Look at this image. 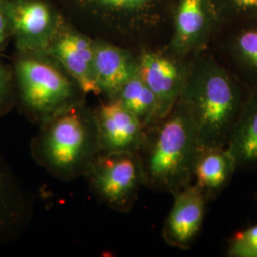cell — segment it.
<instances>
[{
	"instance_id": "8",
	"label": "cell",
	"mask_w": 257,
	"mask_h": 257,
	"mask_svg": "<svg viewBox=\"0 0 257 257\" xmlns=\"http://www.w3.org/2000/svg\"><path fill=\"white\" fill-rule=\"evenodd\" d=\"M92 110L98 128L100 154L139 153L147 130L134 113L117 99L101 102Z\"/></svg>"
},
{
	"instance_id": "4",
	"label": "cell",
	"mask_w": 257,
	"mask_h": 257,
	"mask_svg": "<svg viewBox=\"0 0 257 257\" xmlns=\"http://www.w3.org/2000/svg\"><path fill=\"white\" fill-rule=\"evenodd\" d=\"M20 109L41 125L75 103L85 93L55 59L46 53H21L15 64Z\"/></svg>"
},
{
	"instance_id": "5",
	"label": "cell",
	"mask_w": 257,
	"mask_h": 257,
	"mask_svg": "<svg viewBox=\"0 0 257 257\" xmlns=\"http://www.w3.org/2000/svg\"><path fill=\"white\" fill-rule=\"evenodd\" d=\"M84 177L100 202L122 213L133 209L144 186L142 162L138 152L100 154Z\"/></svg>"
},
{
	"instance_id": "15",
	"label": "cell",
	"mask_w": 257,
	"mask_h": 257,
	"mask_svg": "<svg viewBox=\"0 0 257 257\" xmlns=\"http://www.w3.org/2000/svg\"><path fill=\"white\" fill-rule=\"evenodd\" d=\"M227 148L234 157L237 168L257 164V89L249 90Z\"/></svg>"
},
{
	"instance_id": "12",
	"label": "cell",
	"mask_w": 257,
	"mask_h": 257,
	"mask_svg": "<svg viewBox=\"0 0 257 257\" xmlns=\"http://www.w3.org/2000/svg\"><path fill=\"white\" fill-rule=\"evenodd\" d=\"M45 53L61 65L85 94L101 93L93 71L94 42L88 37L73 32L55 37Z\"/></svg>"
},
{
	"instance_id": "9",
	"label": "cell",
	"mask_w": 257,
	"mask_h": 257,
	"mask_svg": "<svg viewBox=\"0 0 257 257\" xmlns=\"http://www.w3.org/2000/svg\"><path fill=\"white\" fill-rule=\"evenodd\" d=\"M34 217V199L0 154V246L19 240Z\"/></svg>"
},
{
	"instance_id": "18",
	"label": "cell",
	"mask_w": 257,
	"mask_h": 257,
	"mask_svg": "<svg viewBox=\"0 0 257 257\" xmlns=\"http://www.w3.org/2000/svg\"><path fill=\"white\" fill-rule=\"evenodd\" d=\"M220 26L257 21V0H212Z\"/></svg>"
},
{
	"instance_id": "13",
	"label": "cell",
	"mask_w": 257,
	"mask_h": 257,
	"mask_svg": "<svg viewBox=\"0 0 257 257\" xmlns=\"http://www.w3.org/2000/svg\"><path fill=\"white\" fill-rule=\"evenodd\" d=\"M93 71L101 93L113 99L125 83L138 73V58L119 47L94 43Z\"/></svg>"
},
{
	"instance_id": "2",
	"label": "cell",
	"mask_w": 257,
	"mask_h": 257,
	"mask_svg": "<svg viewBox=\"0 0 257 257\" xmlns=\"http://www.w3.org/2000/svg\"><path fill=\"white\" fill-rule=\"evenodd\" d=\"M93 110L78 102L38 126L31 154L38 165L55 178L70 181L85 176L100 155Z\"/></svg>"
},
{
	"instance_id": "1",
	"label": "cell",
	"mask_w": 257,
	"mask_h": 257,
	"mask_svg": "<svg viewBox=\"0 0 257 257\" xmlns=\"http://www.w3.org/2000/svg\"><path fill=\"white\" fill-rule=\"evenodd\" d=\"M248 94L207 50L193 55L180 100L191 112L199 150L227 147Z\"/></svg>"
},
{
	"instance_id": "6",
	"label": "cell",
	"mask_w": 257,
	"mask_h": 257,
	"mask_svg": "<svg viewBox=\"0 0 257 257\" xmlns=\"http://www.w3.org/2000/svg\"><path fill=\"white\" fill-rule=\"evenodd\" d=\"M191 58L186 60L171 50L169 53L146 50L138 56V74L156 95L159 120L164 118L180 99Z\"/></svg>"
},
{
	"instance_id": "7",
	"label": "cell",
	"mask_w": 257,
	"mask_h": 257,
	"mask_svg": "<svg viewBox=\"0 0 257 257\" xmlns=\"http://www.w3.org/2000/svg\"><path fill=\"white\" fill-rule=\"evenodd\" d=\"M212 0H176L170 50L184 58L207 50L220 28Z\"/></svg>"
},
{
	"instance_id": "3",
	"label": "cell",
	"mask_w": 257,
	"mask_h": 257,
	"mask_svg": "<svg viewBox=\"0 0 257 257\" xmlns=\"http://www.w3.org/2000/svg\"><path fill=\"white\" fill-rule=\"evenodd\" d=\"M199 150L191 112L180 99L164 118L147 131L141 157L144 186L175 194L192 184Z\"/></svg>"
},
{
	"instance_id": "21",
	"label": "cell",
	"mask_w": 257,
	"mask_h": 257,
	"mask_svg": "<svg viewBox=\"0 0 257 257\" xmlns=\"http://www.w3.org/2000/svg\"><path fill=\"white\" fill-rule=\"evenodd\" d=\"M15 101L9 73L0 63V117L9 113L14 108Z\"/></svg>"
},
{
	"instance_id": "20",
	"label": "cell",
	"mask_w": 257,
	"mask_h": 257,
	"mask_svg": "<svg viewBox=\"0 0 257 257\" xmlns=\"http://www.w3.org/2000/svg\"><path fill=\"white\" fill-rule=\"evenodd\" d=\"M98 4L112 10L128 13H145L154 9L159 0H95Z\"/></svg>"
},
{
	"instance_id": "10",
	"label": "cell",
	"mask_w": 257,
	"mask_h": 257,
	"mask_svg": "<svg viewBox=\"0 0 257 257\" xmlns=\"http://www.w3.org/2000/svg\"><path fill=\"white\" fill-rule=\"evenodd\" d=\"M10 31L20 53H45L55 37V19L38 0L8 2Z\"/></svg>"
},
{
	"instance_id": "14",
	"label": "cell",
	"mask_w": 257,
	"mask_h": 257,
	"mask_svg": "<svg viewBox=\"0 0 257 257\" xmlns=\"http://www.w3.org/2000/svg\"><path fill=\"white\" fill-rule=\"evenodd\" d=\"M236 169L235 159L228 148L200 149L193 167L194 184L209 200L228 186Z\"/></svg>"
},
{
	"instance_id": "22",
	"label": "cell",
	"mask_w": 257,
	"mask_h": 257,
	"mask_svg": "<svg viewBox=\"0 0 257 257\" xmlns=\"http://www.w3.org/2000/svg\"><path fill=\"white\" fill-rule=\"evenodd\" d=\"M10 31L9 13L8 2L0 0V50L4 45V42L8 37Z\"/></svg>"
},
{
	"instance_id": "17",
	"label": "cell",
	"mask_w": 257,
	"mask_h": 257,
	"mask_svg": "<svg viewBox=\"0 0 257 257\" xmlns=\"http://www.w3.org/2000/svg\"><path fill=\"white\" fill-rule=\"evenodd\" d=\"M113 99H117L123 107L134 113L147 131L159 121L156 95L140 77L138 71L125 83Z\"/></svg>"
},
{
	"instance_id": "19",
	"label": "cell",
	"mask_w": 257,
	"mask_h": 257,
	"mask_svg": "<svg viewBox=\"0 0 257 257\" xmlns=\"http://www.w3.org/2000/svg\"><path fill=\"white\" fill-rule=\"evenodd\" d=\"M228 256L257 257V225L239 231L230 239Z\"/></svg>"
},
{
	"instance_id": "11",
	"label": "cell",
	"mask_w": 257,
	"mask_h": 257,
	"mask_svg": "<svg viewBox=\"0 0 257 257\" xmlns=\"http://www.w3.org/2000/svg\"><path fill=\"white\" fill-rule=\"evenodd\" d=\"M174 197L173 207L163 225L162 236L169 246L188 249L202 228L207 199L195 184L185 187Z\"/></svg>"
},
{
	"instance_id": "16",
	"label": "cell",
	"mask_w": 257,
	"mask_h": 257,
	"mask_svg": "<svg viewBox=\"0 0 257 257\" xmlns=\"http://www.w3.org/2000/svg\"><path fill=\"white\" fill-rule=\"evenodd\" d=\"M226 50L235 67L257 89V21L232 25Z\"/></svg>"
}]
</instances>
